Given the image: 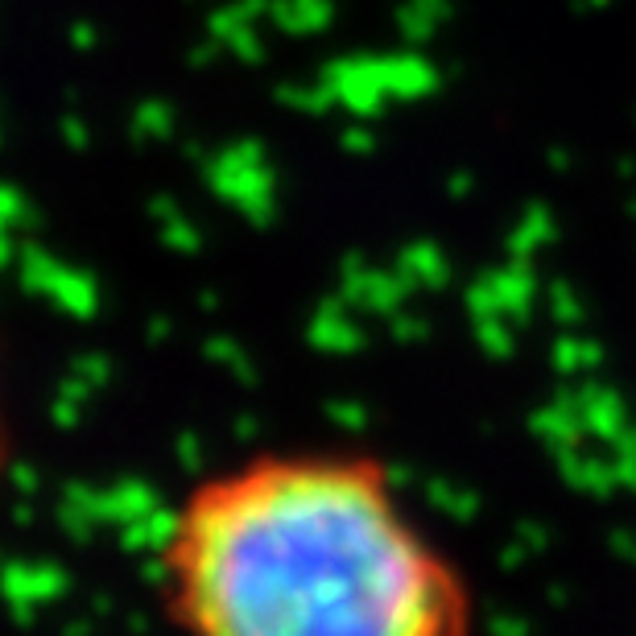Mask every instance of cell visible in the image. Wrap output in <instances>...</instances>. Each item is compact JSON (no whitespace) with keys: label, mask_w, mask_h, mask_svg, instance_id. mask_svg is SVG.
<instances>
[{"label":"cell","mask_w":636,"mask_h":636,"mask_svg":"<svg viewBox=\"0 0 636 636\" xmlns=\"http://www.w3.org/2000/svg\"><path fill=\"white\" fill-rule=\"evenodd\" d=\"M161 595L182 636H471L476 600L410 516L393 467L269 455L203 480L166 521Z\"/></svg>","instance_id":"1"},{"label":"cell","mask_w":636,"mask_h":636,"mask_svg":"<svg viewBox=\"0 0 636 636\" xmlns=\"http://www.w3.org/2000/svg\"><path fill=\"white\" fill-rule=\"evenodd\" d=\"M203 174L215 199L236 207L248 224H274V166H269V154L260 141L244 137L220 154H211Z\"/></svg>","instance_id":"2"},{"label":"cell","mask_w":636,"mask_h":636,"mask_svg":"<svg viewBox=\"0 0 636 636\" xmlns=\"http://www.w3.org/2000/svg\"><path fill=\"white\" fill-rule=\"evenodd\" d=\"M18 269L25 290L46 293V298H54V302L63 310H70V314H91V310H96V286H91V277L63 265V260H54L46 248L25 244Z\"/></svg>","instance_id":"3"},{"label":"cell","mask_w":636,"mask_h":636,"mask_svg":"<svg viewBox=\"0 0 636 636\" xmlns=\"http://www.w3.org/2000/svg\"><path fill=\"white\" fill-rule=\"evenodd\" d=\"M319 79L331 83L339 108H347L356 121H372V116L384 112L389 87H384V75H380V58H335V63L323 67Z\"/></svg>","instance_id":"4"},{"label":"cell","mask_w":636,"mask_h":636,"mask_svg":"<svg viewBox=\"0 0 636 636\" xmlns=\"http://www.w3.org/2000/svg\"><path fill=\"white\" fill-rule=\"evenodd\" d=\"M380 75L389 87V100H426L431 91H438V70L431 58L422 54H380Z\"/></svg>","instance_id":"5"},{"label":"cell","mask_w":636,"mask_h":636,"mask_svg":"<svg viewBox=\"0 0 636 636\" xmlns=\"http://www.w3.org/2000/svg\"><path fill=\"white\" fill-rule=\"evenodd\" d=\"M335 18V4L331 0H274V25L281 34L310 37L323 34Z\"/></svg>","instance_id":"6"},{"label":"cell","mask_w":636,"mask_h":636,"mask_svg":"<svg viewBox=\"0 0 636 636\" xmlns=\"http://www.w3.org/2000/svg\"><path fill=\"white\" fill-rule=\"evenodd\" d=\"M554 236H558V224H554L550 207H546V203H529L525 211H521L516 227L509 232V257H513V260H529L537 248H546Z\"/></svg>","instance_id":"7"},{"label":"cell","mask_w":636,"mask_h":636,"mask_svg":"<svg viewBox=\"0 0 636 636\" xmlns=\"http://www.w3.org/2000/svg\"><path fill=\"white\" fill-rule=\"evenodd\" d=\"M397 269L410 277L413 286H434V290H438V286L447 281V274H450L443 248L431 244V241L405 244V248H401V257H397Z\"/></svg>","instance_id":"8"},{"label":"cell","mask_w":636,"mask_h":636,"mask_svg":"<svg viewBox=\"0 0 636 636\" xmlns=\"http://www.w3.org/2000/svg\"><path fill=\"white\" fill-rule=\"evenodd\" d=\"M492 286L500 293V306L504 310H529L534 302V269L529 260H509L504 269H492Z\"/></svg>","instance_id":"9"},{"label":"cell","mask_w":636,"mask_h":636,"mask_svg":"<svg viewBox=\"0 0 636 636\" xmlns=\"http://www.w3.org/2000/svg\"><path fill=\"white\" fill-rule=\"evenodd\" d=\"M129 129L137 141H166L174 133V108L166 100H141Z\"/></svg>","instance_id":"10"},{"label":"cell","mask_w":636,"mask_h":636,"mask_svg":"<svg viewBox=\"0 0 636 636\" xmlns=\"http://www.w3.org/2000/svg\"><path fill=\"white\" fill-rule=\"evenodd\" d=\"M410 286H413V281L401 274V269H393V274L368 269V277H364V302H368V306L389 310V306H397L405 293H410Z\"/></svg>","instance_id":"11"},{"label":"cell","mask_w":636,"mask_h":636,"mask_svg":"<svg viewBox=\"0 0 636 636\" xmlns=\"http://www.w3.org/2000/svg\"><path fill=\"white\" fill-rule=\"evenodd\" d=\"M277 100L286 103V108H298V112H310V116H319V112H327V108H335V91H331V83H319L314 87H293V83H281L277 87Z\"/></svg>","instance_id":"12"},{"label":"cell","mask_w":636,"mask_h":636,"mask_svg":"<svg viewBox=\"0 0 636 636\" xmlns=\"http://www.w3.org/2000/svg\"><path fill=\"white\" fill-rule=\"evenodd\" d=\"M438 21H443V13H434L431 4H422V0H405V4L397 9V30L410 37V42H426V37H434Z\"/></svg>","instance_id":"13"},{"label":"cell","mask_w":636,"mask_h":636,"mask_svg":"<svg viewBox=\"0 0 636 636\" xmlns=\"http://www.w3.org/2000/svg\"><path fill=\"white\" fill-rule=\"evenodd\" d=\"M161 244H166V248H174V253H199L203 236L194 232V224H190L187 215H174V220H166V224H161Z\"/></svg>","instance_id":"14"},{"label":"cell","mask_w":636,"mask_h":636,"mask_svg":"<svg viewBox=\"0 0 636 636\" xmlns=\"http://www.w3.org/2000/svg\"><path fill=\"white\" fill-rule=\"evenodd\" d=\"M227 51L236 54L241 63H248V67H257V63H265V37L257 34V25H241L236 34L224 42Z\"/></svg>","instance_id":"15"},{"label":"cell","mask_w":636,"mask_h":636,"mask_svg":"<svg viewBox=\"0 0 636 636\" xmlns=\"http://www.w3.org/2000/svg\"><path fill=\"white\" fill-rule=\"evenodd\" d=\"M0 211H4V232H25L34 224V211L25 207V194L18 187L0 190Z\"/></svg>","instance_id":"16"},{"label":"cell","mask_w":636,"mask_h":636,"mask_svg":"<svg viewBox=\"0 0 636 636\" xmlns=\"http://www.w3.org/2000/svg\"><path fill=\"white\" fill-rule=\"evenodd\" d=\"M467 298H471V310H476L480 319H488V314H496V310H504V306H500L496 286H492V277H488V274H483L480 281L471 286V293H467Z\"/></svg>","instance_id":"17"},{"label":"cell","mask_w":636,"mask_h":636,"mask_svg":"<svg viewBox=\"0 0 636 636\" xmlns=\"http://www.w3.org/2000/svg\"><path fill=\"white\" fill-rule=\"evenodd\" d=\"M339 145H344L347 154H372V149H377V137H372L364 124H352V129L339 133Z\"/></svg>","instance_id":"18"},{"label":"cell","mask_w":636,"mask_h":636,"mask_svg":"<svg viewBox=\"0 0 636 636\" xmlns=\"http://www.w3.org/2000/svg\"><path fill=\"white\" fill-rule=\"evenodd\" d=\"M67 42L75 46V51H91V46L100 42V30H96L91 21H75V25H70V34H67Z\"/></svg>","instance_id":"19"},{"label":"cell","mask_w":636,"mask_h":636,"mask_svg":"<svg viewBox=\"0 0 636 636\" xmlns=\"http://www.w3.org/2000/svg\"><path fill=\"white\" fill-rule=\"evenodd\" d=\"M58 133H63V141H67L70 149H87V124L79 121V116H67V121L58 124Z\"/></svg>","instance_id":"20"},{"label":"cell","mask_w":636,"mask_h":636,"mask_svg":"<svg viewBox=\"0 0 636 636\" xmlns=\"http://www.w3.org/2000/svg\"><path fill=\"white\" fill-rule=\"evenodd\" d=\"M149 211H154L157 220H161V224H166V220H174V215H182V211H178V203H174L170 194H157L154 203H149Z\"/></svg>","instance_id":"21"},{"label":"cell","mask_w":636,"mask_h":636,"mask_svg":"<svg viewBox=\"0 0 636 636\" xmlns=\"http://www.w3.org/2000/svg\"><path fill=\"white\" fill-rule=\"evenodd\" d=\"M554 310L558 314H579V302H574V293L567 286H554Z\"/></svg>","instance_id":"22"},{"label":"cell","mask_w":636,"mask_h":636,"mask_svg":"<svg viewBox=\"0 0 636 636\" xmlns=\"http://www.w3.org/2000/svg\"><path fill=\"white\" fill-rule=\"evenodd\" d=\"M215 51H220V42H207V46H194V51H190V67H207V63L215 58Z\"/></svg>","instance_id":"23"},{"label":"cell","mask_w":636,"mask_h":636,"mask_svg":"<svg viewBox=\"0 0 636 636\" xmlns=\"http://www.w3.org/2000/svg\"><path fill=\"white\" fill-rule=\"evenodd\" d=\"M447 190H450V199H464L467 190H471V174H455Z\"/></svg>","instance_id":"24"},{"label":"cell","mask_w":636,"mask_h":636,"mask_svg":"<svg viewBox=\"0 0 636 636\" xmlns=\"http://www.w3.org/2000/svg\"><path fill=\"white\" fill-rule=\"evenodd\" d=\"M550 170L554 174H567L570 170V154H567V149H550Z\"/></svg>","instance_id":"25"},{"label":"cell","mask_w":636,"mask_h":636,"mask_svg":"<svg viewBox=\"0 0 636 636\" xmlns=\"http://www.w3.org/2000/svg\"><path fill=\"white\" fill-rule=\"evenodd\" d=\"M579 4H583V9H607L612 0H579Z\"/></svg>","instance_id":"26"},{"label":"cell","mask_w":636,"mask_h":636,"mask_svg":"<svg viewBox=\"0 0 636 636\" xmlns=\"http://www.w3.org/2000/svg\"><path fill=\"white\" fill-rule=\"evenodd\" d=\"M633 215H636V199H633Z\"/></svg>","instance_id":"27"}]
</instances>
